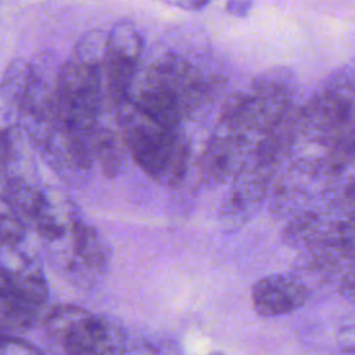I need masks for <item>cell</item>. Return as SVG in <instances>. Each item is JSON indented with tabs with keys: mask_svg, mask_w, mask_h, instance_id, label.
I'll return each mask as SVG.
<instances>
[{
	"mask_svg": "<svg viewBox=\"0 0 355 355\" xmlns=\"http://www.w3.org/2000/svg\"><path fill=\"white\" fill-rule=\"evenodd\" d=\"M31 61L14 58L0 76V133L22 129V107L29 83Z\"/></svg>",
	"mask_w": 355,
	"mask_h": 355,
	"instance_id": "cell-10",
	"label": "cell"
},
{
	"mask_svg": "<svg viewBox=\"0 0 355 355\" xmlns=\"http://www.w3.org/2000/svg\"><path fill=\"white\" fill-rule=\"evenodd\" d=\"M141 82L166 92L178 103L184 118L196 112L207 96V85L200 71L176 53L158 55L147 67Z\"/></svg>",
	"mask_w": 355,
	"mask_h": 355,
	"instance_id": "cell-6",
	"label": "cell"
},
{
	"mask_svg": "<svg viewBox=\"0 0 355 355\" xmlns=\"http://www.w3.org/2000/svg\"><path fill=\"white\" fill-rule=\"evenodd\" d=\"M0 355H42L33 345L19 338H1Z\"/></svg>",
	"mask_w": 355,
	"mask_h": 355,
	"instance_id": "cell-18",
	"label": "cell"
},
{
	"mask_svg": "<svg viewBox=\"0 0 355 355\" xmlns=\"http://www.w3.org/2000/svg\"><path fill=\"white\" fill-rule=\"evenodd\" d=\"M141 51L143 42L135 24L122 19L112 25L103 61V83L114 108L130 97Z\"/></svg>",
	"mask_w": 355,
	"mask_h": 355,
	"instance_id": "cell-4",
	"label": "cell"
},
{
	"mask_svg": "<svg viewBox=\"0 0 355 355\" xmlns=\"http://www.w3.org/2000/svg\"><path fill=\"white\" fill-rule=\"evenodd\" d=\"M87 313V311L72 306V305H58L55 306L51 313L49 315V318L46 319V333L47 336L61 343L64 336L69 331V329L78 322Z\"/></svg>",
	"mask_w": 355,
	"mask_h": 355,
	"instance_id": "cell-17",
	"label": "cell"
},
{
	"mask_svg": "<svg viewBox=\"0 0 355 355\" xmlns=\"http://www.w3.org/2000/svg\"><path fill=\"white\" fill-rule=\"evenodd\" d=\"M107 36L108 32L101 29H92L85 32L75 44L72 58L103 69Z\"/></svg>",
	"mask_w": 355,
	"mask_h": 355,
	"instance_id": "cell-14",
	"label": "cell"
},
{
	"mask_svg": "<svg viewBox=\"0 0 355 355\" xmlns=\"http://www.w3.org/2000/svg\"><path fill=\"white\" fill-rule=\"evenodd\" d=\"M115 114L129 157L155 182L176 187L189 164V144L182 130L158 125L130 97L115 107Z\"/></svg>",
	"mask_w": 355,
	"mask_h": 355,
	"instance_id": "cell-1",
	"label": "cell"
},
{
	"mask_svg": "<svg viewBox=\"0 0 355 355\" xmlns=\"http://www.w3.org/2000/svg\"><path fill=\"white\" fill-rule=\"evenodd\" d=\"M57 101L60 123L82 132L93 130L104 101L103 69L67 60L58 71Z\"/></svg>",
	"mask_w": 355,
	"mask_h": 355,
	"instance_id": "cell-2",
	"label": "cell"
},
{
	"mask_svg": "<svg viewBox=\"0 0 355 355\" xmlns=\"http://www.w3.org/2000/svg\"><path fill=\"white\" fill-rule=\"evenodd\" d=\"M0 294H11L29 305L47 298V283L40 266L14 247L0 252Z\"/></svg>",
	"mask_w": 355,
	"mask_h": 355,
	"instance_id": "cell-7",
	"label": "cell"
},
{
	"mask_svg": "<svg viewBox=\"0 0 355 355\" xmlns=\"http://www.w3.org/2000/svg\"><path fill=\"white\" fill-rule=\"evenodd\" d=\"M60 67L47 54L31 61L29 83L22 107L21 128L36 150L58 125L57 80Z\"/></svg>",
	"mask_w": 355,
	"mask_h": 355,
	"instance_id": "cell-3",
	"label": "cell"
},
{
	"mask_svg": "<svg viewBox=\"0 0 355 355\" xmlns=\"http://www.w3.org/2000/svg\"><path fill=\"white\" fill-rule=\"evenodd\" d=\"M92 150L94 162L107 178H116L125 171L129 154L119 132L98 123L92 135Z\"/></svg>",
	"mask_w": 355,
	"mask_h": 355,
	"instance_id": "cell-12",
	"label": "cell"
},
{
	"mask_svg": "<svg viewBox=\"0 0 355 355\" xmlns=\"http://www.w3.org/2000/svg\"><path fill=\"white\" fill-rule=\"evenodd\" d=\"M252 304L262 316H280L298 309L309 297L308 287L290 275L265 276L252 287Z\"/></svg>",
	"mask_w": 355,
	"mask_h": 355,
	"instance_id": "cell-8",
	"label": "cell"
},
{
	"mask_svg": "<svg viewBox=\"0 0 355 355\" xmlns=\"http://www.w3.org/2000/svg\"><path fill=\"white\" fill-rule=\"evenodd\" d=\"M25 233V219L0 194V243L6 247H14L24 240Z\"/></svg>",
	"mask_w": 355,
	"mask_h": 355,
	"instance_id": "cell-16",
	"label": "cell"
},
{
	"mask_svg": "<svg viewBox=\"0 0 355 355\" xmlns=\"http://www.w3.org/2000/svg\"><path fill=\"white\" fill-rule=\"evenodd\" d=\"M162 1L186 11H200L209 4V0H162Z\"/></svg>",
	"mask_w": 355,
	"mask_h": 355,
	"instance_id": "cell-20",
	"label": "cell"
},
{
	"mask_svg": "<svg viewBox=\"0 0 355 355\" xmlns=\"http://www.w3.org/2000/svg\"><path fill=\"white\" fill-rule=\"evenodd\" d=\"M254 6V0H226L225 10L229 15L245 18Z\"/></svg>",
	"mask_w": 355,
	"mask_h": 355,
	"instance_id": "cell-19",
	"label": "cell"
},
{
	"mask_svg": "<svg viewBox=\"0 0 355 355\" xmlns=\"http://www.w3.org/2000/svg\"><path fill=\"white\" fill-rule=\"evenodd\" d=\"M215 355H220V354H215Z\"/></svg>",
	"mask_w": 355,
	"mask_h": 355,
	"instance_id": "cell-21",
	"label": "cell"
},
{
	"mask_svg": "<svg viewBox=\"0 0 355 355\" xmlns=\"http://www.w3.org/2000/svg\"><path fill=\"white\" fill-rule=\"evenodd\" d=\"M39 234L55 241L72 234L75 225L79 222L73 202L57 189H43L39 205L32 218Z\"/></svg>",
	"mask_w": 355,
	"mask_h": 355,
	"instance_id": "cell-11",
	"label": "cell"
},
{
	"mask_svg": "<svg viewBox=\"0 0 355 355\" xmlns=\"http://www.w3.org/2000/svg\"><path fill=\"white\" fill-rule=\"evenodd\" d=\"M60 344L67 355H114L122 344V334L111 322L87 312Z\"/></svg>",
	"mask_w": 355,
	"mask_h": 355,
	"instance_id": "cell-9",
	"label": "cell"
},
{
	"mask_svg": "<svg viewBox=\"0 0 355 355\" xmlns=\"http://www.w3.org/2000/svg\"><path fill=\"white\" fill-rule=\"evenodd\" d=\"M72 245L75 257L90 268L103 266L105 263L107 251L105 244L94 227L78 222L72 230Z\"/></svg>",
	"mask_w": 355,
	"mask_h": 355,
	"instance_id": "cell-13",
	"label": "cell"
},
{
	"mask_svg": "<svg viewBox=\"0 0 355 355\" xmlns=\"http://www.w3.org/2000/svg\"><path fill=\"white\" fill-rule=\"evenodd\" d=\"M28 305L11 294H0V329L19 330L28 327L32 322V312Z\"/></svg>",
	"mask_w": 355,
	"mask_h": 355,
	"instance_id": "cell-15",
	"label": "cell"
},
{
	"mask_svg": "<svg viewBox=\"0 0 355 355\" xmlns=\"http://www.w3.org/2000/svg\"><path fill=\"white\" fill-rule=\"evenodd\" d=\"M93 130L82 132L58 122L36 150L60 179L80 186L92 178L96 165L92 150Z\"/></svg>",
	"mask_w": 355,
	"mask_h": 355,
	"instance_id": "cell-5",
	"label": "cell"
}]
</instances>
